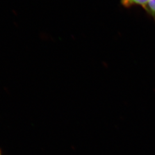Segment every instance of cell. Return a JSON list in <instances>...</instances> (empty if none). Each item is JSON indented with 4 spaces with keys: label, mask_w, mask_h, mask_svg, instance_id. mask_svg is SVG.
<instances>
[{
    "label": "cell",
    "mask_w": 155,
    "mask_h": 155,
    "mask_svg": "<svg viewBox=\"0 0 155 155\" xmlns=\"http://www.w3.org/2000/svg\"><path fill=\"white\" fill-rule=\"evenodd\" d=\"M150 0H122V5L129 7L134 5H146Z\"/></svg>",
    "instance_id": "1"
},
{
    "label": "cell",
    "mask_w": 155,
    "mask_h": 155,
    "mask_svg": "<svg viewBox=\"0 0 155 155\" xmlns=\"http://www.w3.org/2000/svg\"><path fill=\"white\" fill-rule=\"evenodd\" d=\"M144 8L149 15L155 18V0H150Z\"/></svg>",
    "instance_id": "2"
},
{
    "label": "cell",
    "mask_w": 155,
    "mask_h": 155,
    "mask_svg": "<svg viewBox=\"0 0 155 155\" xmlns=\"http://www.w3.org/2000/svg\"><path fill=\"white\" fill-rule=\"evenodd\" d=\"M0 155H1V150H0Z\"/></svg>",
    "instance_id": "3"
}]
</instances>
